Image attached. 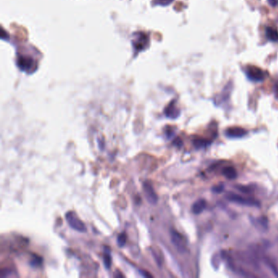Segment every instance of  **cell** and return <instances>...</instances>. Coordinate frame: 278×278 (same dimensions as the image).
I'll return each instance as SVG.
<instances>
[{
    "label": "cell",
    "instance_id": "5bb4252c",
    "mask_svg": "<svg viewBox=\"0 0 278 278\" xmlns=\"http://www.w3.org/2000/svg\"><path fill=\"white\" fill-rule=\"evenodd\" d=\"M205 145H206V142H205V140H202V139H197L194 141V145L197 148H201Z\"/></svg>",
    "mask_w": 278,
    "mask_h": 278
},
{
    "label": "cell",
    "instance_id": "7c38bea8",
    "mask_svg": "<svg viewBox=\"0 0 278 278\" xmlns=\"http://www.w3.org/2000/svg\"><path fill=\"white\" fill-rule=\"evenodd\" d=\"M104 263H105V267H106L107 269H109L111 265V256L109 255V254H105L104 256Z\"/></svg>",
    "mask_w": 278,
    "mask_h": 278
},
{
    "label": "cell",
    "instance_id": "7a4b0ae2",
    "mask_svg": "<svg viewBox=\"0 0 278 278\" xmlns=\"http://www.w3.org/2000/svg\"><path fill=\"white\" fill-rule=\"evenodd\" d=\"M171 241L174 244L177 251L180 253H184L186 251V241L184 237L176 230H171Z\"/></svg>",
    "mask_w": 278,
    "mask_h": 278
},
{
    "label": "cell",
    "instance_id": "30bf717a",
    "mask_svg": "<svg viewBox=\"0 0 278 278\" xmlns=\"http://www.w3.org/2000/svg\"><path fill=\"white\" fill-rule=\"evenodd\" d=\"M166 114L168 117L171 118H176L178 114V113H176V108L173 105V104H171V105H169L168 108L166 109Z\"/></svg>",
    "mask_w": 278,
    "mask_h": 278
},
{
    "label": "cell",
    "instance_id": "8992f818",
    "mask_svg": "<svg viewBox=\"0 0 278 278\" xmlns=\"http://www.w3.org/2000/svg\"><path fill=\"white\" fill-rule=\"evenodd\" d=\"M246 134V131L241 127H230L225 131V135L229 138H241Z\"/></svg>",
    "mask_w": 278,
    "mask_h": 278
},
{
    "label": "cell",
    "instance_id": "6da1fadb",
    "mask_svg": "<svg viewBox=\"0 0 278 278\" xmlns=\"http://www.w3.org/2000/svg\"><path fill=\"white\" fill-rule=\"evenodd\" d=\"M65 219L73 229L76 230L78 232H86V228L85 224L77 216V214H75L74 211H69L65 214Z\"/></svg>",
    "mask_w": 278,
    "mask_h": 278
},
{
    "label": "cell",
    "instance_id": "e0dca14e",
    "mask_svg": "<svg viewBox=\"0 0 278 278\" xmlns=\"http://www.w3.org/2000/svg\"><path fill=\"white\" fill-rule=\"evenodd\" d=\"M267 3H268L269 5H271L272 7H276L278 3L277 0H267Z\"/></svg>",
    "mask_w": 278,
    "mask_h": 278
},
{
    "label": "cell",
    "instance_id": "9a60e30c",
    "mask_svg": "<svg viewBox=\"0 0 278 278\" xmlns=\"http://www.w3.org/2000/svg\"><path fill=\"white\" fill-rule=\"evenodd\" d=\"M224 190V185L223 184H221V185H218V186H216V187H214V188H213V191L214 192H215V193H220V192H222Z\"/></svg>",
    "mask_w": 278,
    "mask_h": 278
},
{
    "label": "cell",
    "instance_id": "4fadbf2b",
    "mask_svg": "<svg viewBox=\"0 0 278 278\" xmlns=\"http://www.w3.org/2000/svg\"><path fill=\"white\" fill-rule=\"evenodd\" d=\"M41 263H42V259L36 256L34 259H33V260L30 262V264H31V266L35 267V266H39L41 264Z\"/></svg>",
    "mask_w": 278,
    "mask_h": 278
},
{
    "label": "cell",
    "instance_id": "52a82bcc",
    "mask_svg": "<svg viewBox=\"0 0 278 278\" xmlns=\"http://www.w3.org/2000/svg\"><path fill=\"white\" fill-rule=\"evenodd\" d=\"M206 206V201L203 200V199H200V200L197 201L196 202H194V204L193 205V207H192V210H193L194 214H200L205 210Z\"/></svg>",
    "mask_w": 278,
    "mask_h": 278
},
{
    "label": "cell",
    "instance_id": "9c48e42d",
    "mask_svg": "<svg viewBox=\"0 0 278 278\" xmlns=\"http://www.w3.org/2000/svg\"><path fill=\"white\" fill-rule=\"evenodd\" d=\"M266 36L270 41H273V42L278 41V32L273 28L268 27L266 29Z\"/></svg>",
    "mask_w": 278,
    "mask_h": 278
},
{
    "label": "cell",
    "instance_id": "ba28073f",
    "mask_svg": "<svg viewBox=\"0 0 278 278\" xmlns=\"http://www.w3.org/2000/svg\"><path fill=\"white\" fill-rule=\"evenodd\" d=\"M223 174L226 178H228L229 180H234L237 177V172L236 171L235 168H233L232 166L225 167L223 170Z\"/></svg>",
    "mask_w": 278,
    "mask_h": 278
},
{
    "label": "cell",
    "instance_id": "2e32d148",
    "mask_svg": "<svg viewBox=\"0 0 278 278\" xmlns=\"http://www.w3.org/2000/svg\"><path fill=\"white\" fill-rule=\"evenodd\" d=\"M173 0H158L157 3H160L161 5H167L169 3H171Z\"/></svg>",
    "mask_w": 278,
    "mask_h": 278
},
{
    "label": "cell",
    "instance_id": "ac0fdd59",
    "mask_svg": "<svg viewBox=\"0 0 278 278\" xmlns=\"http://www.w3.org/2000/svg\"><path fill=\"white\" fill-rule=\"evenodd\" d=\"M139 273H141L143 276H145V277H151V275H149V274H147V273H145L144 271H140Z\"/></svg>",
    "mask_w": 278,
    "mask_h": 278
},
{
    "label": "cell",
    "instance_id": "8fae6325",
    "mask_svg": "<svg viewBox=\"0 0 278 278\" xmlns=\"http://www.w3.org/2000/svg\"><path fill=\"white\" fill-rule=\"evenodd\" d=\"M127 242V235L125 233H121L118 236V244L120 247H123L125 246Z\"/></svg>",
    "mask_w": 278,
    "mask_h": 278
},
{
    "label": "cell",
    "instance_id": "277c9868",
    "mask_svg": "<svg viewBox=\"0 0 278 278\" xmlns=\"http://www.w3.org/2000/svg\"><path fill=\"white\" fill-rule=\"evenodd\" d=\"M246 72L249 79L254 82H260L264 78V74L263 70L255 66H249L246 69Z\"/></svg>",
    "mask_w": 278,
    "mask_h": 278
},
{
    "label": "cell",
    "instance_id": "3957f363",
    "mask_svg": "<svg viewBox=\"0 0 278 278\" xmlns=\"http://www.w3.org/2000/svg\"><path fill=\"white\" fill-rule=\"evenodd\" d=\"M226 198L232 202H235L237 204H241V205H246V206H259V203L255 201L254 199H251V198H246L244 197H241L240 195H237L235 193H228Z\"/></svg>",
    "mask_w": 278,
    "mask_h": 278
},
{
    "label": "cell",
    "instance_id": "5b68a950",
    "mask_svg": "<svg viewBox=\"0 0 278 278\" xmlns=\"http://www.w3.org/2000/svg\"><path fill=\"white\" fill-rule=\"evenodd\" d=\"M144 190L145 193V197L149 203L154 205L157 202V199H158L157 195L156 194L155 191L150 183L145 182L144 184Z\"/></svg>",
    "mask_w": 278,
    "mask_h": 278
}]
</instances>
